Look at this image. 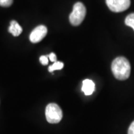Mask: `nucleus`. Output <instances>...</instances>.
<instances>
[{"mask_svg": "<svg viewBox=\"0 0 134 134\" xmlns=\"http://www.w3.org/2000/svg\"><path fill=\"white\" fill-rule=\"evenodd\" d=\"M63 66H64V65L61 62H55L53 63V65H50L48 67V71L50 72H53L55 70H61L63 68Z\"/></svg>", "mask_w": 134, "mask_h": 134, "instance_id": "obj_8", "label": "nucleus"}, {"mask_svg": "<svg viewBox=\"0 0 134 134\" xmlns=\"http://www.w3.org/2000/svg\"><path fill=\"white\" fill-rule=\"evenodd\" d=\"M86 9L85 5L81 2L75 3L73 6V11L70 14L69 19L73 26H79L85 19Z\"/></svg>", "mask_w": 134, "mask_h": 134, "instance_id": "obj_2", "label": "nucleus"}, {"mask_svg": "<svg viewBox=\"0 0 134 134\" xmlns=\"http://www.w3.org/2000/svg\"><path fill=\"white\" fill-rule=\"evenodd\" d=\"M48 56V58H49L51 62H53V63L55 62H57V57H56V55H55L54 53H50Z\"/></svg>", "mask_w": 134, "mask_h": 134, "instance_id": "obj_12", "label": "nucleus"}, {"mask_svg": "<svg viewBox=\"0 0 134 134\" xmlns=\"http://www.w3.org/2000/svg\"><path fill=\"white\" fill-rule=\"evenodd\" d=\"M125 23L127 26L131 27L134 31V13H132L126 17Z\"/></svg>", "mask_w": 134, "mask_h": 134, "instance_id": "obj_9", "label": "nucleus"}, {"mask_svg": "<svg viewBox=\"0 0 134 134\" xmlns=\"http://www.w3.org/2000/svg\"><path fill=\"white\" fill-rule=\"evenodd\" d=\"M105 3L110 11L120 13L130 7V0H105Z\"/></svg>", "mask_w": 134, "mask_h": 134, "instance_id": "obj_4", "label": "nucleus"}, {"mask_svg": "<svg viewBox=\"0 0 134 134\" xmlns=\"http://www.w3.org/2000/svg\"><path fill=\"white\" fill-rule=\"evenodd\" d=\"M13 3V0H0V6L3 7H9Z\"/></svg>", "mask_w": 134, "mask_h": 134, "instance_id": "obj_10", "label": "nucleus"}, {"mask_svg": "<svg viewBox=\"0 0 134 134\" xmlns=\"http://www.w3.org/2000/svg\"><path fill=\"white\" fill-rule=\"evenodd\" d=\"M128 134H134V121L132 122L129 128Z\"/></svg>", "mask_w": 134, "mask_h": 134, "instance_id": "obj_13", "label": "nucleus"}, {"mask_svg": "<svg viewBox=\"0 0 134 134\" xmlns=\"http://www.w3.org/2000/svg\"><path fill=\"white\" fill-rule=\"evenodd\" d=\"M47 34V29L45 26L41 25L36 27L30 34V41L32 43H38L46 37Z\"/></svg>", "mask_w": 134, "mask_h": 134, "instance_id": "obj_5", "label": "nucleus"}, {"mask_svg": "<svg viewBox=\"0 0 134 134\" xmlns=\"http://www.w3.org/2000/svg\"><path fill=\"white\" fill-rule=\"evenodd\" d=\"M111 70L115 78L119 80H125L129 78L131 67L127 58L119 57L113 60Z\"/></svg>", "mask_w": 134, "mask_h": 134, "instance_id": "obj_1", "label": "nucleus"}, {"mask_svg": "<svg viewBox=\"0 0 134 134\" xmlns=\"http://www.w3.org/2000/svg\"><path fill=\"white\" fill-rule=\"evenodd\" d=\"M46 117L47 120L49 123L57 124L62 119V110L59 105L56 104H49L47 105L46 109Z\"/></svg>", "mask_w": 134, "mask_h": 134, "instance_id": "obj_3", "label": "nucleus"}, {"mask_svg": "<svg viewBox=\"0 0 134 134\" xmlns=\"http://www.w3.org/2000/svg\"><path fill=\"white\" fill-rule=\"evenodd\" d=\"M40 62L41 63L42 65H47L48 63V57L46 56V55H42L40 57Z\"/></svg>", "mask_w": 134, "mask_h": 134, "instance_id": "obj_11", "label": "nucleus"}, {"mask_svg": "<svg viewBox=\"0 0 134 134\" xmlns=\"http://www.w3.org/2000/svg\"><path fill=\"white\" fill-rule=\"evenodd\" d=\"M95 90L94 83L91 80H85L83 81L82 91L84 92L85 95L90 96L92 94Z\"/></svg>", "mask_w": 134, "mask_h": 134, "instance_id": "obj_6", "label": "nucleus"}, {"mask_svg": "<svg viewBox=\"0 0 134 134\" xmlns=\"http://www.w3.org/2000/svg\"><path fill=\"white\" fill-rule=\"evenodd\" d=\"M8 31H9V32L11 33L13 36L17 37L19 36L22 33L23 29L16 21L13 20L10 23V26L9 29H8Z\"/></svg>", "mask_w": 134, "mask_h": 134, "instance_id": "obj_7", "label": "nucleus"}]
</instances>
